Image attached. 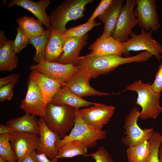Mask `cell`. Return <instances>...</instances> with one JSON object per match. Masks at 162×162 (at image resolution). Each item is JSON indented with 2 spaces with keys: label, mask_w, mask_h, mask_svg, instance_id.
Listing matches in <instances>:
<instances>
[{
  "label": "cell",
  "mask_w": 162,
  "mask_h": 162,
  "mask_svg": "<svg viewBox=\"0 0 162 162\" xmlns=\"http://www.w3.org/2000/svg\"><path fill=\"white\" fill-rule=\"evenodd\" d=\"M91 73L87 68L81 69L66 83L65 86L77 96L82 97L92 95L106 96L112 94L97 91L90 85Z\"/></svg>",
  "instance_id": "5bb4252c"
},
{
  "label": "cell",
  "mask_w": 162,
  "mask_h": 162,
  "mask_svg": "<svg viewBox=\"0 0 162 162\" xmlns=\"http://www.w3.org/2000/svg\"><path fill=\"white\" fill-rule=\"evenodd\" d=\"M159 158L160 162H162V145H161L159 148Z\"/></svg>",
  "instance_id": "b9f144b4"
},
{
  "label": "cell",
  "mask_w": 162,
  "mask_h": 162,
  "mask_svg": "<svg viewBox=\"0 0 162 162\" xmlns=\"http://www.w3.org/2000/svg\"><path fill=\"white\" fill-rule=\"evenodd\" d=\"M76 110L68 105H56L50 102L47 104L46 114L43 118L47 127L62 139L74 125Z\"/></svg>",
  "instance_id": "7a4b0ae2"
},
{
  "label": "cell",
  "mask_w": 162,
  "mask_h": 162,
  "mask_svg": "<svg viewBox=\"0 0 162 162\" xmlns=\"http://www.w3.org/2000/svg\"><path fill=\"white\" fill-rule=\"evenodd\" d=\"M78 110H76L75 124L69 134L57 141V150L67 142L74 140L82 142L88 148L95 146L98 140L105 138L106 131L98 130L87 124L82 118Z\"/></svg>",
  "instance_id": "5b68a950"
},
{
  "label": "cell",
  "mask_w": 162,
  "mask_h": 162,
  "mask_svg": "<svg viewBox=\"0 0 162 162\" xmlns=\"http://www.w3.org/2000/svg\"><path fill=\"white\" fill-rule=\"evenodd\" d=\"M155 78L151 87L155 93H160L162 92V62L159 65L155 74Z\"/></svg>",
  "instance_id": "e575fe53"
},
{
  "label": "cell",
  "mask_w": 162,
  "mask_h": 162,
  "mask_svg": "<svg viewBox=\"0 0 162 162\" xmlns=\"http://www.w3.org/2000/svg\"><path fill=\"white\" fill-rule=\"evenodd\" d=\"M91 52L87 56L115 55L121 56L123 52L122 43L112 37L100 36L88 48Z\"/></svg>",
  "instance_id": "ac0fdd59"
},
{
  "label": "cell",
  "mask_w": 162,
  "mask_h": 162,
  "mask_svg": "<svg viewBox=\"0 0 162 162\" xmlns=\"http://www.w3.org/2000/svg\"><path fill=\"white\" fill-rule=\"evenodd\" d=\"M156 2L154 0H136L134 13L141 29L156 32L161 27Z\"/></svg>",
  "instance_id": "9c48e42d"
},
{
  "label": "cell",
  "mask_w": 162,
  "mask_h": 162,
  "mask_svg": "<svg viewBox=\"0 0 162 162\" xmlns=\"http://www.w3.org/2000/svg\"><path fill=\"white\" fill-rule=\"evenodd\" d=\"M112 0H101L88 21L94 20V19L103 13L109 7Z\"/></svg>",
  "instance_id": "d590c367"
},
{
  "label": "cell",
  "mask_w": 162,
  "mask_h": 162,
  "mask_svg": "<svg viewBox=\"0 0 162 162\" xmlns=\"http://www.w3.org/2000/svg\"><path fill=\"white\" fill-rule=\"evenodd\" d=\"M0 162H8V161L1 157H0Z\"/></svg>",
  "instance_id": "7bdbcfd3"
},
{
  "label": "cell",
  "mask_w": 162,
  "mask_h": 162,
  "mask_svg": "<svg viewBox=\"0 0 162 162\" xmlns=\"http://www.w3.org/2000/svg\"><path fill=\"white\" fill-rule=\"evenodd\" d=\"M88 149L82 142L75 140L70 141L59 149L56 158L58 159L70 158L79 155L84 156L87 154Z\"/></svg>",
  "instance_id": "4316f807"
},
{
  "label": "cell",
  "mask_w": 162,
  "mask_h": 162,
  "mask_svg": "<svg viewBox=\"0 0 162 162\" xmlns=\"http://www.w3.org/2000/svg\"><path fill=\"white\" fill-rule=\"evenodd\" d=\"M124 2V0H112L107 9L98 17L104 25L101 37H112Z\"/></svg>",
  "instance_id": "ffe728a7"
},
{
  "label": "cell",
  "mask_w": 162,
  "mask_h": 162,
  "mask_svg": "<svg viewBox=\"0 0 162 162\" xmlns=\"http://www.w3.org/2000/svg\"><path fill=\"white\" fill-rule=\"evenodd\" d=\"M51 30H45V33L29 39V42L35 49L33 60L38 63L45 61V53L46 45L50 38Z\"/></svg>",
  "instance_id": "83f0119b"
},
{
  "label": "cell",
  "mask_w": 162,
  "mask_h": 162,
  "mask_svg": "<svg viewBox=\"0 0 162 162\" xmlns=\"http://www.w3.org/2000/svg\"><path fill=\"white\" fill-rule=\"evenodd\" d=\"M27 86L26 94L21 102L20 108L26 114L44 117L47 105L40 89L35 82L29 78Z\"/></svg>",
  "instance_id": "7c38bea8"
},
{
  "label": "cell",
  "mask_w": 162,
  "mask_h": 162,
  "mask_svg": "<svg viewBox=\"0 0 162 162\" xmlns=\"http://www.w3.org/2000/svg\"><path fill=\"white\" fill-rule=\"evenodd\" d=\"M10 133L0 134V157L8 162H16L17 159L10 142Z\"/></svg>",
  "instance_id": "f1b7e54d"
},
{
  "label": "cell",
  "mask_w": 162,
  "mask_h": 162,
  "mask_svg": "<svg viewBox=\"0 0 162 162\" xmlns=\"http://www.w3.org/2000/svg\"><path fill=\"white\" fill-rule=\"evenodd\" d=\"M161 134L154 131L149 141L151 145L150 156L146 162H160L159 158V148L161 145L160 136Z\"/></svg>",
  "instance_id": "4dcf8cb0"
},
{
  "label": "cell",
  "mask_w": 162,
  "mask_h": 162,
  "mask_svg": "<svg viewBox=\"0 0 162 162\" xmlns=\"http://www.w3.org/2000/svg\"><path fill=\"white\" fill-rule=\"evenodd\" d=\"M148 56L144 51L128 57L115 55L80 56L75 65L80 69L87 68L92 77L95 78L108 73L119 65L133 62H144L148 60Z\"/></svg>",
  "instance_id": "6da1fadb"
},
{
  "label": "cell",
  "mask_w": 162,
  "mask_h": 162,
  "mask_svg": "<svg viewBox=\"0 0 162 162\" xmlns=\"http://www.w3.org/2000/svg\"><path fill=\"white\" fill-rule=\"evenodd\" d=\"M17 162H34L33 160L30 155L26 157L20 161Z\"/></svg>",
  "instance_id": "60d3db41"
},
{
  "label": "cell",
  "mask_w": 162,
  "mask_h": 162,
  "mask_svg": "<svg viewBox=\"0 0 162 162\" xmlns=\"http://www.w3.org/2000/svg\"><path fill=\"white\" fill-rule=\"evenodd\" d=\"M51 102L56 105H68L76 110L96 103L88 101L77 96L65 85L62 86L54 96Z\"/></svg>",
  "instance_id": "44dd1931"
},
{
  "label": "cell",
  "mask_w": 162,
  "mask_h": 162,
  "mask_svg": "<svg viewBox=\"0 0 162 162\" xmlns=\"http://www.w3.org/2000/svg\"></svg>",
  "instance_id": "bcb514c9"
},
{
  "label": "cell",
  "mask_w": 162,
  "mask_h": 162,
  "mask_svg": "<svg viewBox=\"0 0 162 162\" xmlns=\"http://www.w3.org/2000/svg\"><path fill=\"white\" fill-rule=\"evenodd\" d=\"M140 114L134 106L125 117L124 127L126 136L122 141L128 148L149 141L154 132L153 127L142 129L138 126L137 121Z\"/></svg>",
  "instance_id": "52a82bcc"
},
{
  "label": "cell",
  "mask_w": 162,
  "mask_h": 162,
  "mask_svg": "<svg viewBox=\"0 0 162 162\" xmlns=\"http://www.w3.org/2000/svg\"><path fill=\"white\" fill-rule=\"evenodd\" d=\"M17 82H12L0 88V103L11 100L13 95V89Z\"/></svg>",
  "instance_id": "836d02e7"
},
{
  "label": "cell",
  "mask_w": 162,
  "mask_h": 162,
  "mask_svg": "<svg viewBox=\"0 0 162 162\" xmlns=\"http://www.w3.org/2000/svg\"><path fill=\"white\" fill-rule=\"evenodd\" d=\"M94 20L88 21L86 23L67 29L63 34L62 37L66 39L73 37H82L87 34L93 27L100 25Z\"/></svg>",
  "instance_id": "f546056e"
},
{
  "label": "cell",
  "mask_w": 162,
  "mask_h": 162,
  "mask_svg": "<svg viewBox=\"0 0 162 162\" xmlns=\"http://www.w3.org/2000/svg\"><path fill=\"white\" fill-rule=\"evenodd\" d=\"M87 34L80 37H73L66 39L62 52L57 62L64 64H76L79 57L80 52L87 43Z\"/></svg>",
  "instance_id": "2e32d148"
},
{
  "label": "cell",
  "mask_w": 162,
  "mask_h": 162,
  "mask_svg": "<svg viewBox=\"0 0 162 162\" xmlns=\"http://www.w3.org/2000/svg\"><path fill=\"white\" fill-rule=\"evenodd\" d=\"M30 70L38 71L46 76L63 83H66L81 69L72 64H64L45 61L33 64Z\"/></svg>",
  "instance_id": "ba28073f"
},
{
  "label": "cell",
  "mask_w": 162,
  "mask_h": 162,
  "mask_svg": "<svg viewBox=\"0 0 162 162\" xmlns=\"http://www.w3.org/2000/svg\"><path fill=\"white\" fill-rule=\"evenodd\" d=\"M89 156L92 157L95 162H114L111 155L103 146L100 147L95 152L87 154L84 156Z\"/></svg>",
  "instance_id": "d6a6232c"
},
{
  "label": "cell",
  "mask_w": 162,
  "mask_h": 162,
  "mask_svg": "<svg viewBox=\"0 0 162 162\" xmlns=\"http://www.w3.org/2000/svg\"><path fill=\"white\" fill-rule=\"evenodd\" d=\"M16 31L17 34L14 43V50L16 53L20 52L29 43V39L19 26L17 27Z\"/></svg>",
  "instance_id": "1f68e13d"
},
{
  "label": "cell",
  "mask_w": 162,
  "mask_h": 162,
  "mask_svg": "<svg viewBox=\"0 0 162 162\" xmlns=\"http://www.w3.org/2000/svg\"><path fill=\"white\" fill-rule=\"evenodd\" d=\"M17 162V161L16 162Z\"/></svg>",
  "instance_id": "f6af8a7d"
},
{
  "label": "cell",
  "mask_w": 162,
  "mask_h": 162,
  "mask_svg": "<svg viewBox=\"0 0 162 162\" xmlns=\"http://www.w3.org/2000/svg\"><path fill=\"white\" fill-rule=\"evenodd\" d=\"M8 40L3 31L0 30V47L3 46Z\"/></svg>",
  "instance_id": "ab89813d"
},
{
  "label": "cell",
  "mask_w": 162,
  "mask_h": 162,
  "mask_svg": "<svg viewBox=\"0 0 162 162\" xmlns=\"http://www.w3.org/2000/svg\"><path fill=\"white\" fill-rule=\"evenodd\" d=\"M6 125L13 131L33 133L40 135V128L35 116L26 113L24 115L8 120Z\"/></svg>",
  "instance_id": "603a6c76"
},
{
  "label": "cell",
  "mask_w": 162,
  "mask_h": 162,
  "mask_svg": "<svg viewBox=\"0 0 162 162\" xmlns=\"http://www.w3.org/2000/svg\"><path fill=\"white\" fill-rule=\"evenodd\" d=\"M150 82L145 83L138 80L128 85L121 92L133 91L136 92V104L142 108L139 117L142 120L156 118L162 113V106L159 104L161 93H154Z\"/></svg>",
  "instance_id": "3957f363"
},
{
  "label": "cell",
  "mask_w": 162,
  "mask_h": 162,
  "mask_svg": "<svg viewBox=\"0 0 162 162\" xmlns=\"http://www.w3.org/2000/svg\"><path fill=\"white\" fill-rule=\"evenodd\" d=\"M38 122L40 140L36 152L37 154H44L51 160H53L56 158L58 152L56 147V143L61 138L47 127L43 117H40Z\"/></svg>",
  "instance_id": "9a60e30c"
},
{
  "label": "cell",
  "mask_w": 162,
  "mask_h": 162,
  "mask_svg": "<svg viewBox=\"0 0 162 162\" xmlns=\"http://www.w3.org/2000/svg\"><path fill=\"white\" fill-rule=\"evenodd\" d=\"M151 145L149 141L128 147L127 154L129 162H146L151 153Z\"/></svg>",
  "instance_id": "484cf974"
},
{
  "label": "cell",
  "mask_w": 162,
  "mask_h": 162,
  "mask_svg": "<svg viewBox=\"0 0 162 162\" xmlns=\"http://www.w3.org/2000/svg\"><path fill=\"white\" fill-rule=\"evenodd\" d=\"M49 0L34 1L31 0H11L8 4V9L15 5L21 7L31 12L47 28L51 30L50 16L45 11L46 8L49 5Z\"/></svg>",
  "instance_id": "e0dca14e"
},
{
  "label": "cell",
  "mask_w": 162,
  "mask_h": 162,
  "mask_svg": "<svg viewBox=\"0 0 162 162\" xmlns=\"http://www.w3.org/2000/svg\"><path fill=\"white\" fill-rule=\"evenodd\" d=\"M29 155L34 162H58L57 158L51 160L44 154H37L36 151L32 152Z\"/></svg>",
  "instance_id": "8d00e7d4"
},
{
  "label": "cell",
  "mask_w": 162,
  "mask_h": 162,
  "mask_svg": "<svg viewBox=\"0 0 162 162\" xmlns=\"http://www.w3.org/2000/svg\"><path fill=\"white\" fill-rule=\"evenodd\" d=\"M29 78L35 82L39 87L46 105L51 102L54 96L61 88L66 85L35 70L31 71Z\"/></svg>",
  "instance_id": "d6986e66"
},
{
  "label": "cell",
  "mask_w": 162,
  "mask_h": 162,
  "mask_svg": "<svg viewBox=\"0 0 162 162\" xmlns=\"http://www.w3.org/2000/svg\"><path fill=\"white\" fill-rule=\"evenodd\" d=\"M63 33L51 27L50 37L45 50V61L56 62L61 56L66 40L62 37Z\"/></svg>",
  "instance_id": "7402d4cb"
},
{
  "label": "cell",
  "mask_w": 162,
  "mask_h": 162,
  "mask_svg": "<svg viewBox=\"0 0 162 162\" xmlns=\"http://www.w3.org/2000/svg\"><path fill=\"white\" fill-rule=\"evenodd\" d=\"M20 77L18 74H13L0 79V88L12 82H17Z\"/></svg>",
  "instance_id": "74e56055"
},
{
  "label": "cell",
  "mask_w": 162,
  "mask_h": 162,
  "mask_svg": "<svg viewBox=\"0 0 162 162\" xmlns=\"http://www.w3.org/2000/svg\"><path fill=\"white\" fill-rule=\"evenodd\" d=\"M92 0H66L55 9L50 16L51 27L64 33L66 26L71 20L82 17L85 8Z\"/></svg>",
  "instance_id": "277c9868"
},
{
  "label": "cell",
  "mask_w": 162,
  "mask_h": 162,
  "mask_svg": "<svg viewBox=\"0 0 162 162\" xmlns=\"http://www.w3.org/2000/svg\"><path fill=\"white\" fill-rule=\"evenodd\" d=\"M160 142L161 144H162V134H161V135L160 136Z\"/></svg>",
  "instance_id": "ee69618b"
},
{
  "label": "cell",
  "mask_w": 162,
  "mask_h": 162,
  "mask_svg": "<svg viewBox=\"0 0 162 162\" xmlns=\"http://www.w3.org/2000/svg\"><path fill=\"white\" fill-rule=\"evenodd\" d=\"M136 4V0H127L118 18L112 37L122 43L129 39L132 29L138 25L134 13Z\"/></svg>",
  "instance_id": "30bf717a"
},
{
  "label": "cell",
  "mask_w": 162,
  "mask_h": 162,
  "mask_svg": "<svg viewBox=\"0 0 162 162\" xmlns=\"http://www.w3.org/2000/svg\"><path fill=\"white\" fill-rule=\"evenodd\" d=\"M116 108L112 106L96 103L89 107L79 110L83 121L89 125L99 130H102L113 114Z\"/></svg>",
  "instance_id": "4fadbf2b"
},
{
  "label": "cell",
  "mask_w": 162,
  "mask_h": 162,
  "mask_svg": "<svg viewBox=\"0 0 162 162\" xmlns=\"http://www.w3.org/2000/svg\"><path fill=\"white\" fill-rule=\"evenodd\" d=\"M152 32L151 30L147 32L142 29L139 34L132 31L130 35L131 38L122 43L123 48L122 54L128 57L130 56V52L131 51H147L160 61L162 58V46L160 44L153 39Z\"/></svg>",
  "instance_id": "8992f818"
},
{
  "label": "cell",
  "mask_w": 162,
  "mask_h": 162,
  "mask_svg": "<svg viewBox=\"0 0 162 162\" xmlns=\"http://www.w3.org/2000/svg\"><path fill=\"white\" fill-rule=\"evenodd\" d=\"M12 131L6 125L1 124L0 125V134L6 133H10Z\"/></svg>",
  "instance_id": "f35d334b"
},
{
  "label": "cell",
  "mask_w": 162,
  "mask_h": 162,
  "mask_svg": "<svg viewBox=\"0 0 162 162\" xmlns=\"http://www.w3.org/2000/svg\"><path fill=\"white\" fill-rule=\"evenodd\" d=\"M16 21L23 33L29 39L45 32L42 24L34 17L24 16L17 19Z\"/></svg>",
  "instance_id": "d4e9b609"
},
{
  "label": "cell",
  "mask_w": 162,
  "mask_h": 162,
  "mask_svg": "<svg viewBox=\"0 0 162 162\" xmlns=\"http://www.w3.org/2000/svg\"><path fill=\"white\" fill-rule=\"evenodd\" d=\"M14 40H8L0 47V70L10 71L16 68L18 59L14 49Z\"/></svg>",
  "instance_id": "cb8c5ba5"
},
{
  "label": "cell",
  "mask_w": 162,
  "mask_h": 162,
  "mask_svg": "<svg viewBox=\"0 0 162 162\" xmlns=\"http://www.w3.org/2000/svg\"><path fill=\"white\" fill-rule=\"evenodd\" d=\"M10 133V142L17 161H21L37 148L40 137L37 134L20 131Z\"/></svg>",
  "instance_id": "8fae6325"
}]
</instances>
